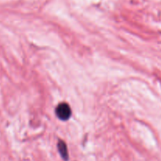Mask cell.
Wrapping results in <instances>:
<instances>
[{"mask_svg":"<svg viewBox=\"0 0 161 161\" xmlns=\"http://www.w3.org/2000/svg\"><path fill=\"white\" fill-rule=\"evenodd\" d=\"M72 110L67 103H61L56 108V115L61 120H67L70 118Z\"/></svg>","mask_w":161,"mask_h":161,"instance_id":"6da1fadb","label":"cell"},{"mask_svg":"<svg viewBox=\"0 0 161 161\" xmlns=\"http://www.w3.org/2000/svg\"><path fill=\"white\" fill-rule=\"evenodd\" d=\"M58 151L60 153V155L62 157L63 160L68 161L69 160V153H68L67 146H66V144L63 141H59L58 144Z\"/></svg>","mask_w":161,"mask_h":161,"instance_id":"7a4b0ae2","label":"cell"}]
</instances>
